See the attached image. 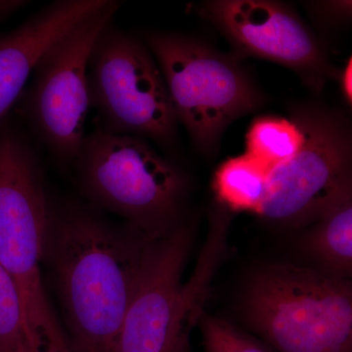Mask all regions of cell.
Listing matches in <instances>:
<instances>
[{
  "label": "cell",
  "instance_id": "cell-20",
  "mask_svg": "<svg viewBox=\"0 0 352 352\" xmlns=\"http://www.w3.org/2000/svg\"><path fill=\"white\" fill-rule=\"evenodd\" d=\"M183 349H184V344H183L182 346H180V349H178L177 352H183Z\"/></svg>",
  "mask_w": 352,
  "mask_h": 352
},
{
  "label": "cell",
  "instance_id": "cell-4",
  "mask_svg": "<svg viewBox=\"0 0 352 352\" xmlns=\"http://www.w3.org/2000/svg\"><path fill=\"white\" fill-rule=\"evenodd\" d=\"M143 41L161 69L171 105L197 149L217 151L227 127L263 105L240 61L191 36L148 32Z\"/></svg>",
  "mask_w": 352,
  "mask_h": 352
},
{
  "label": "cell",
  "instance_id": "cell-2",
  "mask_svg": "<svg viewBox=\"0 0 352 352\" xmlns=\"http://www.w3.org/2000/svg\"><path fill=\"white\" fill-rule=\"evenodd\" d=\"M245 321L279 352H351V282L323 271L273 264L254 273Z\"/></svg>",
  "mask_w": 352,
  "mask_h": 352
},
{
  "label": "cell",
  "instance_id": "cell-12",
  "mask_svg": "<svg viewBox=\"0 0 352 352\" xmlns=\"http://www.w3.org/2000/svg\"><path fill=\"white\" fill-rule=\"evenodd\" d=\"M303 250L323 272L344 278L352 270V190L346 185L314 221Z\"/></svg>",
  "mask_w": 352,
  "mask_h": 352
},
{
  "label": "cell",
  "instance_id": "cell-17",
  "mask_svg": "<svg viewBox=\"0 0 352 352\" xmlns=\"http://www.w3.org/2000/svg\"><path fill=\"white\" fill-rule=\"evenodd\" d=\"M19 352H76L51 308L23 324Z\"/></svg>",
  "mask_w": 352,
  "mask_h": 352
},
{
  "label": "cell",
  "instance_id": "cell-8",
  "mask_svg": "<svg viewBox=\"0 0 352 352\" xmlns=\"http://www.w3.org/2000/svg\"><path fill=\"white\" fill-rule=\"evenodd\" d=\"M292 120L302 132V147L268 173L258 215L273 222H314L351 184V129L344 113L312 102L294 106Z\"/></svg>",
  "mask_w": 352,
  "mask_h": 352
},
{
  "label": "cell",
  "instance_id": "cell-3",
  "mask_svg": "<svg viewBox=\"0 0 352 352\" xmlns=\"http://www.w3.org/2000/svg\"><path fill=\"white\" fill-rule=\"evenodd\" d=\"M73 166L80 191L98 210L156 235L179 226L186 177L145 139L97 127L85 135Z\"/></svg>",
  "mask_w": 352,
  "mask_h": 352
},
{
  "label": "cell",
  "instance_id": "cell-13",
  "mask_svg": "<svg viewBox=\"0 0 352 352\" xmlns=\"http://www.w3.org/2000/svg\"><path fill=\"white\" fill-rule=\"evenodd\" d=\"M268 173L267 168L247 154L223 162L215 171L212 182L222 208L258 214L265 200Z\"/></svg>",
  "mask_w": 352,
  "mask_h": 352
},
{
  "label": "cell",
  "instance_id": "cell-5",
  "mask_svg": "<svg viewBox=\"0 0 352 352\" xmlns=\"http://www.w3.org/2000/svg\"><path fill=\"white\" fill-rule=\"evenodd\" d=\"M90 108L98 129L150 139L166 149L177 139V119L161 69L144 41L109 23L87 65Z\"/></svg>",
  "mask_w": 352,
  "mask_h": 352
},
{
  "label": "cell",
  "instance_id": "cell-14",
  "mask_svg": "<svg viewBox=\"0 0 352 352\" xmlns=\"http://www.w3.org/2000/svg\"><path fill=\"white\" fill-rule=\"evenodd\" d=\"M302 142V132L295 120L261 117L254 120L245 136V154L270 171L291 159Z\"/></svg>",
  "mask_w": 352,
  "mask_h": 352
},
{
  "label": "cell",
  "instance_id": "cell-11",
  "mask_svg": "<svg viewBox=\"0 0 352 352\" xmlns=\"http://www.w3.org/2000/svg\"><path fill=\"white\" fill-rule=\"evenodd\" d=\"M107 0H60L0 34V120L25 91L44 52Z\"/></svg>",
  "mask_w": 352,
  "mask_h": 352
},
{
  "label": "cell",
  "instance_id": "cell-16",
  "mask_svg": "<svg viewBox=\"0 0 352 352\" xmlns=\"http://www.w3.org/2000/svg\"><path fill=\"white\" fill-rule=\"evenodd\" d=\"M201 329L206 352H270L240 329L217 317L201 315Z\"/></svg>",
  "mask_w": 352,
  "mask_h": 352
},
{
  "label": "cell",
  "instance_id": "cell-1",
  "mask_svg": "<svg viewBox=\"0 0 352 352\" xmlns=\"http://www.w3.org/2000/svg\"><path fill=\"white\" fill-rule=\"evenodd\" d=\"M163 235V234H162ZM156 234L113 223L89 203L51 208L50 263L76 352H113Z\"/></svg>",
  "mask_w": 352,
  "mask_h": 352
},
{
  "label": "cell",
  "instance_id": "cell-18",
  "mask_svg": "<svg viewBox=\"0 0 352 352\" xmlns=\"http://www.w3.org/2000/svg\"><path fill=\"white\" fill-rule=\"evenodd\" d=\"M337 78L339 80L340 92L349 106L352 101V59L349 58L344 68L338 72Z\"/></svg>",
  "mask_w": 352,
  "mask_h": 352
},
{
  "label": "cell",
  "instance_id": "cell-6",
  "mask_svg": "<svg viewBox=\"0 0 352 352\" xmlns=\"http://www.w3.org/2000/svg\"><path fill=\"white\" fill-rule=\"evenodd\" d=\"M191 231L178 226L157 236L127 308L113 352H177L184 326L198 314L219 250L208 245L203 263L189 283L182 284Z\"/></svg>",
  "mask_w": 352,
  "mask_h": 352
},
{
  "label": "cell",
  "instance_id": "cell-15",
  "mask_svg": "<svg viewBox=\"0 0 352 352\" xmlns=\"http://www.w3.org/2000/svg\"><path fill=\"white\" fill-rule=\"evenodd\" d=\"M23 310L17 284L0 263V352H19Z\"/></svg>",
  "mask_w": 352,
  "mask_h": 352
},
{
  "label": "cell",
  "instance_id": "cell-10",
  "mask_svg": "<svg viewBox=\"0 0 352 352\" xmlns=\"http://www.w3.org/2000/svg\"><path fill=\"white\" fill-rule=\"evenodd\" d=\"M199 12L228 39L236 59L254 57L293 69L303 85L321 91L338 69L324 44L286 4L270 0H214Z\"/></svg>",
  "mask_w": 352,
  "mask_h": 352
},
{
  "label": "cell",
  "instance_id": "cell-9",
  "mask_svg": "<svg viewBox=\"0 0 352 352\" xmlns=\"http://www.w3.org/2000/svg\"><path fill=\"white\" fill-rule=\"evenodd\" d=\"M51 206L36 153L18 129L0 120V263L12 275L22 302L23 323L50 307L41 264Z\"/></svg>",
  "mask_w": 352,
  "mask_h": 352
},
{
  "label": "cell",
  "instance_id": "cell-7",
  "mask_svg": "<svg viewBox=\"0 0 352 352\" xmlns=\"http://www.w3.org/2000/svg\"><path fill=\"white\" fill-rule=\"evenodd\" d=\"M120 7L107 0L44 52L31 76L23 113L58 163L80 154L90 109L87 65L95 41Z\"/></svg>",
  "mask_w": 352,
  "mask_h": 352
},
{
  "label": "cell",
  "instance_id": "cell-19",
  "mask_svg": "<svg viewBox=\"0 0 352 352\" xmlns=\"http://www.w3.org/2000/svg\"><path fill=\"white\" fill-rule=\"evenodd\" d=\"M28 3L29 1L24 0H0V23L10 18Z\"/></svg>",
  "mask_w": 352,
  "mask_h": 352
}]
</instances>
